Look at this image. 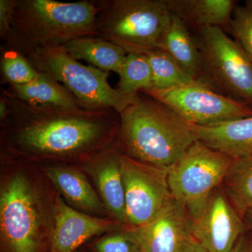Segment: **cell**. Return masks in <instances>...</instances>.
Listing matches in <instances>:
<instances>
[{
	"mask_svg": "<svg viewBox=\"0 0 252 252\" xmlns=\"http://www.w3.org/2000/svg\"><path fill=\"white\" fill-rule=\"evenodd\" d=\"M158 49L170 55L185 72L195 80L202 82L203 62L201 53L189 28L173 13Z\"/></svg>",
	"mask_w": 252,
	"mask_h": 252,
	"instance_id": "e0dca14e",
	"label": "cell"
},
{
	"mask_svg": "<svg viewBox=\"0 0 252 252\" xmlns=\"http://www.w3.org/2000/svg\"><path fill=\"white\" fill-rule=\"evenodd\" d=\"M62 47L77 61L84 60L104 72L117 74L127 55L120 46L97 36L74 39Z\"/></svg>",
	"mask_w": 252,
	"mask_h": 252,
	"instance_id": "ffe728a7",
	"label": "cell"
},
{
	"mask_svg": "<svg viewBox=\"0 0 252 252\" xmlns=\"http://www.w3.org/2000/svg\"><path fill=\"white\" fill-rule=\"evenodd\" d=\"M138 252H143L142 251V250H140V251H139Z\"/></svg>",
	"mask_w": 252,
	"mask_h": 252,
	"instance_id": "1f68e13d",
	"label": "cell"
},
{
	"mask_svg": "<svg viewBox=\"0 0 252 252\" xmlns=\"http://www.w3.org/2000/svg\"><path fill=\"white\" fill-rule=\"evenodd\" d=\"M26 59L38 72L63 84L84 108H112L121 113L140 95H130L114 89L108 83L109 72L84 65L62 46L36 50Z\"/></svg>",
	"mask_w": 252,
	"mask_h": 252,
	"instance_id": "5b68a950",
	"label": "cell"
},
{
	"mask_svg": "<svg viewBox=\"0 0 252 252\" xmlns=\"http://www.w3.org/2000/svg\"><path fill=\"white\" fill-rule=\"evenodd\" d=\"M182 252H207L200 245V244L197 243L193 238H190L189 240L188 243L185 245V248L183 249Z\"/></svg>",
	"mask_w": 252,
	"mask_h": 252,
	"instance_id": "f1b7e54d",
	"label": "cell"
},
{
	"mask_svg": "<svg viewBox=\"0 0 252 252\" xmlns=\"http://www.w3.org/2000/svg\"><path fill=\"white\" fill-rule=\"evenodd\" d=\"M228 31L252 61V0L234 8Z\"/></svg>",
	"mask_w": 252,
	"mask_h": 252,
	"instance_id": "d4e9b609",
	"label": "cell"
},
{
	"mask_svg": "<svg viewBox=\"0 0 252 252\" xmlns=\"http://www.w3.org/2000/svg\"><path fill=\"white\" fill-rule=\"evenodd\" d=\"M230 252H252V230H247L239 238Z\"/></svg>",
	"mask_w": 252,
	"mask_h": 252,
	"instance_id": "83f0119b",
	"label": "cell"
},
{
	"mask_svg": "<svg viewBox=\"0 0 252 252\" xmlns=\"http://www.w3.org/2000/svg\"><path fill=\"white\" fill-rule=\"evenodd\" d=\"M1 83L9 86L29 84L40 75L24 56L4 46L1 47Z\"/></svg>",
	"mask_w": 252,
	"mask_h": 252,
	"instance_id": "cb8c5ba5",
	"label": "cell"
},
{
	"mask_svg": "<svg viewBox=\"0 0 252 252\" xmlns=\"http://www.w3.org/2000/svg\"><path fill=\"white\" fill-rule=\"evenodd\" d=\"M121 153L110 147L91 159L88 166L102 201L116 220L126 225L125 190L121 172Z\"/></svg>",
	"mask_w": 252,
	"mask_h": 252,
	"instance_id": "5bb4252c",
	"label": "cell"
},
{
	"mask_svg": "<svg viewBox=\"0 0 252 252\" xmlns=\"http://www.w3.org/2000/svg\"><path fill=\"white\" fill-rule=\"evenodd\" d=\"M15 0H0V37L5 41L11 30Z\"/></svg>",
	"mask_w": 252,
	"mask_h": 252,
	"instance_id": "4316f807",
	"label": "cell"
},
{
	"mask_svg": "<svg viewBox=\"0 0 252 252\" xmlns=\"http://www.w3.org/2000/svg\"><path fill=\"white\" fill-rule=\"evenodd\" d=\"M234 158L196 140L167 169L172 197L189 217L203 209L214 190L221 187Z\"/></svg>",
	"mask_w": 252,
	"mask_h": 252,
	"instance_id": "52a82bcc",
	"label": "cell"
},
{
	"mask_svg": "<svg viewBox=\"0 0 252 252\" xmlns=\"http://www.w3.org/2000/svg\"><path fill=\"white\" fill-rule=\"evenodd\" d=\"M96 252H138L140 248L129 230L107 235L94 244Z\"/></svg>",
	"mask_w": 252,
	"mask_h": 252,
	"instance_id": "484cf974",
	"label": "cell"
},
{
	"mask_svg": "<svg viewBox=\"0 0 252 252\" xmlns=\"http://www.w3.org/2000/svg\"><path fill=\"white\" fill-rule=\"evenodd\" d=\"M221 188L243 218L252 210V156L234 158Z\"/></svg>",
	"mask_w": 252,
	"mask_h": 252,
	"instance_id": "44dd1931",
	"label": "cell"
},
{
	"mask_svg": "<svg viewBox=\"0 0 252 252\" xmlns=\"http://www.w3.org/2000/svg\"><path fill=\"white\" fill-rule=\"evenodd\" d=\"M193 37L203 57L202 82L252 107V61L248 55L221 28H202Z\"/></svg>",
	"mask_w": 252,
	"mask_h": 252,
	"instance_id": "8992f818",
	"label": "cell"
},
{
	"mask_svg": "<svg viewBox=\"0 0 252 252\" xmlns=\"http://www.w3.org/2000/svg\"><path fill=\"white\" fill-rule=\"evenodd\" d=\"M140 93L165 104L190 125H218L252 117V106L227 97L201 82Z\"/></svg>",
	"mask_w": 252,
	"mask_h": 252,
	"instance_id": "9c48e42d",
	"label": "cell"
},
{
	"mask_svg": "<svg viewBox=\"0 0 252 252\" xmlns=\"http://www.w3.org/2000/svg\"><path fill=\"white\" fill-rule=\"evenodd\" d=\"M190 220V236L207 252H230L248 230L221 187L214 190L203 209Z\"/></svg>",
	"mask_w": 252,
	"mask_h": 252,
	"instance_id": "8fae6325",
	"label": "cell"
},
{
	"mask_svg": "<svg viewBox=\"0 0 252 252\" xmlns=\"http://www.w3.org/2000/svg\"><path fill=\"white\" fill-rule=\"evenodd\" d=\"M8 94L23 102L43 107L79 108L77 98L63 84L40 72L35 80L24 85L9 86Z\"/></svg>",
	"mask_w": 252,
	"mask_h": 252,
	"instance_id": "d6986e66",
	"label": "cell"
},
{
	"mask_svg": "<svg viewBox=\"0 0 252 252\" xmlns=\"http://www.w3.org/2000/svg\"><path fill=\"white\" fill-rule=\"evenodd\" d=\"M9 113L1 122L4 142L15 153L40 158H94L119 135V113L112 108L43 107L1 90Z\"/></svg>",
	"mask_w": 252,
	"mask_h": 252,
	"instance_id": "6da1fadb",
	"label": "cell"
},
{
	"mask_svg": "<svg viewBox=\"0 0 252 252\" xmlns=\"http://www.w3.org/2000/svg\"><path fill=\"white\" fill-rule=\"evenodd\" d=\"M46 175L69 203L86 212H99L102 205L85 175L72 167H46Z\"/></svg>",
	"mask_w": 252,
	"mask_h": 252,
	"instance_id": "ac0fdd59",
	"label": "cell"
},
{
	"mask_svg": "<svg viewBox=\"0 0 252 252\" xmlns=\"http://www.w3.org/2000/svg\"><path fill=\"white\" fill-rule=\"evenodd\" d=\"M9 113V107H8L7 102L4 96L1 95L0 97V121L3 122L7 117Z\"/></svg>",
	"mask_w": 252,
	"mask_h": 252,
	"instance_id": "f546056e",
	"label": "cell"
},
{
	"mask_svg": "<svg viewBox=\"0 0 252 252\" xmlns=\"http://www.w3.org/2000/svg\"><path fill=\"white\" fill-rule=\"evenodd\" d=\"M39 199L22 174L11 177L0 193V234L6 252H38L42 215Z\"/></svg>",
	"mask_w": 252,
	"mask_h": 252,
	"instance_id": "ba28073f",
	"label": "cell"
},
{
	"mask_svg": "<svg viewBox=\"0 0 252 252\" xmlns=\"http://www.w3.org/2000/svg\"><path fill=\"white\" fill-rule=\"evenodd\" d=\"M119 117L123 154L153 166L167 170L197 140L188 123L145 94H140Z\"/></svg>",
	"mask_w": 252,
	"mask_h": 252,
	"instance_id": "7a4b0ae2",
	"label": "cell"
},
{
	"mask_svg": "<svg viewBox=\"0 0 252 252\" xmlns=\"http://www.w3.org/2000/svg\"><path fill=\"white\" fill-rule=\"evenodd\" d=\"M96 1L15 0L11 30L3 46L25 57L36 50L96 36Z\"/></svg>",
	"mask_w": 252,
	"mask_h": 252,
	"instance_id": "3957f363",
	"label": "cell"
},
{
	"mask_svg": "<svg viewBox=\"0 0 252 252\" xmlns=\"http://www.w3.org/2000/svg\"><path fill=\"white\" fill-rule=\"evenodd\" d=\"M244 220L246 223L248 229L252 230V210L249 211L244 217Z\"/></svg>",
	"mask_w": 252,
	"mask_h": 252,
	"instance_id": "4dcf8cb0",
	"label": "cell"
},
{
	"mask_svg": "<svg viewBox=\"0 0 252 252\" xmlns=\"http://www.w3.org/2000/svg\"><path fill=\"white\" fill-rule=\"evenodd\" d=\"M96 3V36L120 46L127 54L157 49L171 18L165 0H100Z\"/></svg>",
	"mask_w": 252,
	"mask_h": 252,
	"instance_id": "277c9868",
	"label": "cell"
},
{
	"mask_svg": "<svg viewBox=\"0 0 252 252\" xmlns=\"http://www.w3.org/2000/svg\"><path fill=\"white\" fill-rule=\"evenodd\" d=\"M165 2L170 11L194 32L207 27L228 30L235 8L232 0H165Z\"/></svg>",
	"mask_w": 252,
	"mask_h": 252,
	"instance_id": "2e32d148",
	"label": "cell"
},
{
	"mask_svg": "<svg viewBox=\"0 0 252 252\" xmlns=\"http://www.w3.org/2000/svg\"><path fill=\"white\" fill-rule=\"evenodd\" d=\"M114 222L77 211L57 196L50 252H74L89 239L113 230Z\"/></svg>",
	"mask_w": 252,
	"mask_h": 252,
	"instance_id": "4fadbf2b",
	"label": "cell"
},
{
	"mask_svg": "<svg viewBox=\"0 0 252 252\" xmlns=\"http://www.w3.org/2000/svg\"><path fill=\"white\" fill-rule=\"evenodd\" d=\"M144 54L152 69L153 87L151 90H167L200 82L185 72L171 56L162 50L154 49Z\"/></svg>",
	"mask_w": 252,
	"mask_h": 252,
	"instance_id": "7402d4cb",
	"label": "cell"
},
{
	"mask_svg": "<svg viewBox=\"0 0 252 252\" xmlns=\"http://www.w3.org/2000/svg\"><path fill=\"white\" fill-rule=\"evenodd\" d=\"M185 207L173 200L147 224L128 229L143 252H182L191 238Z\"/></svg>",
	"mask_w": 252,
	"mask_h": 252,
	"instance_id": "7c38bea8",
	"label": "cell"
},
{
	"mask_svg": "<svg viewBox=\"0 0 252 252\" xmlns=\"http://www.w3.org/2000/svg\"><path fill=\"white\" fill-rule=\"evenodd\" d=\"M126 227L135 229L153 220L173 200L167 181V170L121 154Z\"/></svg>",
	"mask_w": 252,
	"mask_h": 252,
	"instance_id": "30bf717a",
	"label": "cell"
},
{
	"mask_svg": "<svg viewBox=\"0 0 252 252\" xmlns=\"http://www.w3.org/2000/svg\"><path fill=\"white\" fill-rule=\"evenodd\" d=\"M189 125L196 140L210 148L233 158L252 156V117L218 125Z\"/></svg>",
	"mask_w": 252,
	"mask_h": 252,
	"instance_id": "9a60e30c",
	"label": "cell"
},
{
	"mask_svg": "<svg viewBox=\"0 0 252 252\" xmlns=\"http://www.w3.org/2000/svg\"><path fill=\"white\" fill-rule=\"evenodd\" d=\"M118 74L117 89L124 94L135 95L153 87L152 69L145 54H127Z\"/></svg>",
	"mask_w": 252,
	"mask_h": 252,
	"instance_id": "603a6c76",
	"label": "cell"
}]
</instances>
